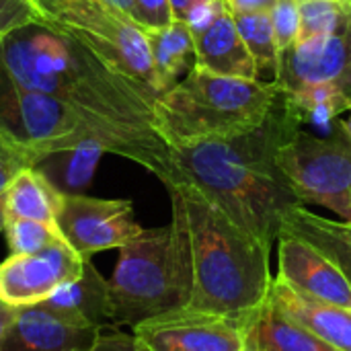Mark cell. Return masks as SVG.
<instances>
[{
  "mask_svg": "<svg viewBox=\"0 0 351 351\" xmlns=\"http://www.w3.org/2000/svg\"><path fill=\"white\" fill-rule=\"evenodd\" d=\"M0 68L19 86L70 107L107 152L142 165L165 185L173 183V148L154 121L156 97L86 47L41 25H29L0 43Z\"/></svg>",
  "mask_w": 351,
  "mask_h": 351,
  "instance_id": "6da1fadb",
  "label": "cell"
},
{
  "mask_svg": "<svg viewBox=\"0 0 351 351\" xmlns=\"http://www.w3.org/2000/svg\"><path fill=\"white\" fill-rule=\"evenodd\" d=\"M298 125L302 123L280 93L274 109L257 128L228 138L175 146L171 185L195 187L239 228L271 247L286 216L302 206L276 162L280 144Z\"/></svg>",
  "mask_w": 351,
  "mask_h": 351,
  "instance_id": "7a4b0ae2",
  "label": "cell"
},
{
  "mask_svg": "<svg viewBox=\"0 0 351 351\" xmlns=\"http://www.w3.org/2000/svg\"><path fill=\"white\" fill-rule=\"evenodd\" d=\"M171 210L179 214L187 276V311L243 317L257 311L269 296L271 247L239 228L195 187H167Z\"/></svg>",
  "mask_w": 351,
  "mask_h": 351,
  "instance_id": "3957f363",
  "label": "cell"
},
{
  "mask_svg": "<svg viewBox=\"0 0 351 351\" xmlns=\"http://www.w3.org/2000/svg\"><path fill=\"white\" fill-rule=\"evenodd\" d=\"M280 97L276 82L220 76L193 66L154 101V121L171 146L228 138L265 121Z\"/></svg>",
  "mask_w": 351,
  "mask_h": 351,
  "instance_id": "277c9868",
  "label": "cell"
},
{
  "mask_svg": "<svg viewBox=\"0 0 351 351\" xmlns=\"http://www.w3.org/2000/svg\"><path fill=\"white\" fill-rule=\"evenodd\" d=\"M111 327L132 325L185 308L189 276L179 220L142 230L119 249V261L107 280Z\"/></svg>",
  "mask_w": 351,
  "mask_h": 351,
  "instance_id": "5b68a950",
  "label": "cell"
},
{
  "mask_svg": "<svg viewBox=\"0 0 351 351\" xmlns=\"http://www.w3.org/2000/svg\"><path fill=\"white\" fill-rule=\"evenodd\" d=\"M37 25L51 29L95 53L109 68L158 97L150 49L134 21L117 14L101 0H31Z\"/></svg>",
  "mask_w": 351,
  "mask_h": 351,
  "instance_id": "8992f818",
  "label": "cell"
},
{
  "mask_svg": "<svg viewBox=\"0 0 351 351\" xmlns=\"http://www.w3.org/2000/svg\"><path fill=\"white\" fill-rule=\"evenodd\" d=\"M276 162L302 206H323L351 224V142L339 125L329 136L298 125L280 144Z\"/></svg>",
  "mask_w": 351,
  "mask_h": 351,
  "instance_id": "52a82bcc",
  "label": "cell"
},
{
  "mask_svg": "<svg viewBox=\"0 0 351 351\" xmlns=\"http://www.w3.org/2000/svg\"><path fill=\"white\" fill-rule=\"evenodd\" d=\"M0 132L33 148L43 158L72 152L90 142L103 144L99 136L88 128V123L70 107L45 93L19 86L6 76L2 68Z\"/></svg>",
  "mask_w": 351,
  "mask_h": 351,
  "instance_id": "ba28073f",
  "label": "cell"
},
{
  "mask_svg": "<svg viewBox=\"0 0 351 351\" xmlns=\"http://www.w3.org/2000/svg\"><path fill=\"white\" fill-rule=\"evenodd\" d=\"M56 224L66 243L86 261L99 251L121 249L144 228L134 218L130 199H101L64 193Z\"/></svg>",
  "mask_w": 351,
  "mask_h": 351,
  "instance_id": "9c48e42d",
  "label": "cell"
},
{
  "mask_svg": "<svg viewBox=\"0 0 351 351\" xmlns=\"http://www.w3.org/2000/svg\"><path fill=\"white\" fill-rule=\"evenodd\" d=\"M247 317L179 308L138 323L134 339L140 351H243Z\"/></svg>",
  "mask_w": 351,
  "mask_h": 351,
  "instance_id": "30bf717a",
  "label": "cell"
},
{
  "mask_svg": "<svg viewBox=\"0 0 351 351\" xmlns=\"http://www.w3.org/2000/svg\"><path fill=\"white\" fill-rule=\"evenodd\" d=\"M82 259L66 239L33 255H10L0 263V300L14 306H33L43 302L62 284L84 274Z\"/></svg>",
  "mask_w": 351,
  "mask_h": 351,
  "instance_id": "8fae6325",
  "label": "cell"
},
{
  "mask_svg": "<svg viewBox=\"0 0 351 351\" xmlns=\"http://www.w3.org/2000/svg\"><path fill=\"white\" fill-rule=\"evenodd\" d=\"M315 82L335 84L351 99V14L339 31L294 43L282 53L276 78L282 93Z\"/></svg>",
  "mask_w": 351,
  "mask_h": 351,
  "instance_id": "7c38bea8",
  "label": "cell"
},
{
  "mask_svg": "<svg viewBox=\"0 0 351 351\" xmlns=\"http://www.w3.org/2000/svg\"><path fill=\"white\" fill-rule=\"evenodd\" d=\"M278 265L284 282L325 304L351 311V284L315 245L288 232L278 237Z\"/></svg>",
  "mask_w": 351,
  "mask_h": 351,
  "instance_id": "4fadbf2b",
  "label": "cell"
},
{
  "mask_svg": "<svg viewBox=\"0 0 351 351\" xmlns=\"http://www.w3.org/2000/svg\"><path fill=\"white\" fill-rule=\"evenodd\" d=\"M101 337L97 327H78L43 304L23 306L0 339V351H86Z\"/></svg>",
  "mask_w": 351,
  "mask_h": 351,
  "instance_id": "5bb4252c",
  "label": "cell"
},
{
  "mask_svg": "<svg viewBox=\"0 0 351 351\" xmlns=\"http://www.w3.org/2000/svg\"><path fill=\"white\" fill-rule=\"evenodd\" d=\"M267 298L288 319L308 329L331 348L337 351H351V311L315 300L282 278L271 280Z\"/></svg>",
  "mask_w": 351,
  "mask_h": 351,
  "instance_id": "9a60e30c",
  "label": "cell"
},
{
  "mask_svg": "<svg viewBox=\"0 0 351 351\" xmlns=\"http://www.w3.org/2000/svg\"><path fill=\"white\" fill-rule=\"evenodd\" d=\"M195 41V66L237 78L259 80L257 66L237 29L234 16L230 10H224L212 25L193 35Z\"/></svg>",
  "mask_w": 351,
  "mask_h": 351,
  "instance_id": "2e32d148",
  "label": "cell"
},
{
  "mask_svg": "<svg viewBox=\"0 0 351 351\" xmlns=\"http://www.w3.org/2000/svg\"><path fill=\"white\" fill-rule=\"evenodd\" d=\"M39 304L62 317L66 323L78 327H111L107 280L99 276L90 261H86L84 274L80 278L62 284Z\"/></svg>",
  "mask_w": 351,
  "mask_h": 351,
  "instance_id": "e0dca14e",
  "label": "cell"
},
{
  "mask_svg": "<svg viewBox=\"0 0 351 351\" xmlns=\"http://www.w3.org/2000/svg\"><path fill=\"white\" fill-rule=\"evenodd\" d=\"M245 348L251 351H337L288 319L269 298L247 317Z\"/></svg>",
  "mask_w": 351,
  "mask_h": 351,
  "instance_id": "ac0fdd59",
  "label": "cell"
},
{
  "mask_svg": "<svg viewBox=\"0 0 351 351\" xmlns=\"http://www.w3.org/2000/svg\"><path fill=\"white\" fill-rule=\"evenodd\" d=\"M150 49L158 93L175 86L195 66L193 33L183 21H173L162 29H144Z\"/></svg>",
  "mask_w": 351,
  "mask_h": 351,
  "instance_id": "d6986e66",
  "label": "cell"
},
{
  "mask_svg": "<svg viewBox=\"0 0 351 351\" xmlns=\"http://www.w3.org/2000/svg\"><path fill=\"white\" fill-rule=\"evenodd\" d=\"M282 232L294 234L315 245L341 269L351 284V239L343 230V222L327 220L308 212L304 206H298L286 216Z\"/></svg>",
  "mask_w": 351,
  "mask_h": 351,
  "instance_id": "ffe728a7",
  "label": "cell"
},
{
  "mask_svg": "<svg viewBox=\"0 0 351 351\" xmlns=\"http://www.w3.org/2000/svg\"><path fill=\"white\" fill-rule=\"evenodd\" d=\"M64 191L37 169L23 171L6 189V218L56 224Z\"/></svg>",
  "mask_w": 351,
  "mask_h": 351,
  "instance_id": "44dd1931",
  "label": "cell"
},
{
  "mask_svg": "<svg viewBox=\"0 0 351 351\" xmlns=\"http://www.w3.org/2000/svg\"><path fill=\"white\" fill-rule=\"evenodd\" d=\"M282 95L286 105L290 107V111L296 115L300 123L327 125L331 121H337L341 113L351 111L350 97L339 86L329 82L304 84Z\"/></svg>",
  "mask_w": 351,
  "mask_h": 351,
  "instance_id": "7402d4cb",
  "label": "cell"
},
{
  "mask_svg": "<svg viewBox=\"0 0 351 351\" xmlns=\"http://www.w3.org/2000/svg\"><path fill=\"white\" fill-rule=\"evenodd\" d=\"M237 29L257 66L259 80L276 82L280 72V49L276 43L271 14L269 10H255V12H239L232 14Z\"/></svg>",
  "mask_w": 351,
  "mask_h": 351,
  "instance_id": "603a6c76",
  "label": "cell"
},
{
  "mask_svg": "<svg viewBox=\"0 0 351 351\" xmlns=\"http://www.w3.org/2000/svg\"><path fill=\"white\" fill-rule=\"evenodd\" d=\"M300 31L298 41H311L317 37L339 31L351 14V0H298Z\"/></svg>",
  "mask_w": 351,
  "mask_h": 351,
  "instance_id": "cb8c5ba5",
  "label": "cell"
},
{
  "mask_svg": "<svg viewBox=\"0 0 351 351\" xmlns=\"http://www.w3.org/2000/svg\"><path fill=\"white\" fill-rule=\"evenodd\" d=\"M4 232L12 255H33L64 239L58 224L27 218H6Z\"/></svg>",
  "mask_w": 351,
  "mask_h": 351,
  "instance_id": "d4e9b609",
  "label": "cell"
},
{
  "mask_svg": "<svg viewBox=\"0 0 351 351\" xmlns=\"http://www.w3.org/2000/svg\"><path fill=\"white\" fill-rule=\"evenodd\" d=\"M43 156L33 148L12 140L0 132V193H6L10 183L27 169H35Z\"/></svg>",
  "mask_w": 351,
  "mask_h": 351,
  "instance_id": "484cf974",
  "label": "cell"
},
{
  "mask_svg": "<svg viewBox=\"0 0 351 351\" xmlns=\"http://www.w3.org/2000/svg\"><path fill=\"white\" fill-rule=\"evenodd\" d=\"M269 14H271L276 43H278V49L282 56L286 49H290L298 41V31H300L298 0H276Z\"/></svg>",
  "mask_w": 351,
  "mask_h": 351,
  "instance_id": "4316f807",
  "label": "cell"
},
{
  "mask_svg": "<svg viewBox=\"0 0 351 351\" xmlns=\"http://www.w3.org/2000/svg\"><path fill=\"white\" fill-rule=\"evenodd\" d=\"M39 12L31 0H0V43L19 29L37 25Z\"/></svg>",
  "mask_w": 351,
  "mask_h": 351,
  "instance_id": "83f0119b",
  "label": "cell"
},
{
  "mask_svg": "<svg viewBox=\"0 0 351 351\" xmlns=\"http://www.w3.org/2000/svg\"><path fill=\"white\" fill-rule=\"evenodd\" d=\"M136 25L142 29H162L175 21L169 0H134Z\"/></svg>",
  "mask_w": 351,
  "mask_h": 351,
  "instance_id": "f1b7e54d",
  "label": "cell"
},
{
  "mask_svg": "<svg viewBox=\"0 0 351 351\" xmlns=\"http://www.w3.org/2000/svg\"><path fill=\"white\" fill-rule=\"evenodd\" d=\"M86 351H140L134 335L125 333H111V335H101L99 341Z\"/></svg>",
  "mask_w": 351,
  "mask_h": 351,
  "instance_id": "f546056e",
  "label": "cell"
},
{
  "mask_svg": "<svg viewBox=\"0 0 351 351\" xmlns=\"http://www.w3.org/2000/svg\"><path fill=\"white\" fill-rule=\"evenodd\" d=\"M276 0H226V6L232 14L239 12H255V10H271Z\"/></svg>",
  "mask_w": 351,
  "mask_h": 351,
  "instance_id": "4dcf8cb0",
  "label": "cell"
},
{
  "mask_svg": "<svg viewBox=\"0 0 351 351\" xmlns=\"http://www.w3.org/2000/svg\"><path fill=\"white\" fill-rule=\"evenodd\" d=\"M105 6H109L111 10H115L117 14L130 19L136 23V6H134V0H101ZM142 29V27H140Z\"/></svg>",
  "mask_w": 351,
  "mask_h": 351,
  "instance_id": "1f68e13d",
  "label": "cell"
},
{
  "mask_svg": "<svg viewBox=\"0 0 351 351\" xmlns=\"http://www.w3.org/2000/svg\"><path fill=\"white\" fill-rule=\"evenodd\" d=\"M16 311L19 308H14V306H10V304L0 300V339L6 333V329L12 325V321L16 319Z\"/></svg>",
  "mask_w": 351,
  "mask_h": 351,
  "instance_id": "d6a6232c",
  "label": "cell"
},
{
  "mask_svg": "<svg viewBox=\"0 0 351 351\" xmlns=\"http://www.w3.org/2000/svg\"><path fill=\"white\" fill-rule=\"evenodd\" d=\"M169 2H171L175 21H185V14H187V10L191 8V4L195 0H169Z\"/></svg>",
  "mask_w": 351,
  "mask_h": 351,
  "instance_id": "836d02e7",
  "label": "cell"
},
{
  "mask_svg": "<svg viewBox=\"0 0 351 351\" xmlns=\"http://www.w3.org/2000/svg\"><path fill=\"white\" fill-rule=\"evenodd\" d=\"M6 224V193H0V230H4Z\"/></svg>",
  "mask_w": 351,
  "mask_h": 351,
  "instance_id": "e575fe53",
  "label": "cell"
},
{
  "mask_svg": "<svg viewBox=\"0 0 351 351\" xmlns=\"http://www.w3.org/2000/svg\"><path fill=\"white\" fill-rule=\"evenodd\" d=\"M337 125L341 128V132L350 138V142H351V111L346 119H337Z\"/></svg>",
  "mask_w": 351,
  "mask_h": 351,
  "instance_id": "d590c367",
  "label": "cell"
},
{
  "mask_svg": "<svg viewBox=\"0 0 351 351\" xmlns=\"http://www.w3.org/2000/svg\"><path fill=\"white\" fill-rule=\"evenodd\" d=\"M343 230H346V234L351 239V224H348V222H343Z\"/></svg>",
  "mask_w": 351,
  "mask_h": 351,
  "instance_id": "8d00e7d4",
  "label": "cell"
},
{
  "mask_svg": "<svg viewBox=\"0 0 351 351\" xmlns=\"http://www.w3.org/2000/svg\"><path fill=\"white\" fill-rule=\"evenodd\" d=\"M243 351H251V350H247V348H245V350H243Z\"/></svg>",
  "mask_w": 351,
  "mask_h": 351,
  "instance_id": "74e56055",
  "label": "cell"
}]
</instances>
